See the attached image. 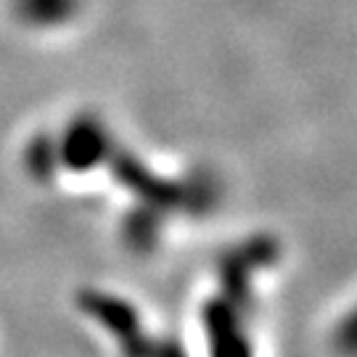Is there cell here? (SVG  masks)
Segmentation results:
<instances>
[{
	"label": "cell",
	"mask_w": 357,
	"mask_h": 357,
	"mask_svg": "<svg viewBox=\"0 0 357 357\" xmlns=\"http://www.w3.org/2000/svg\"><path fill=\"white\" fill-rule=\"evenodd\" d=\"M72 0H22L26 13H35V16H59L61 11L69 8Z\"/></svg>",
	"instance_id": "obj_1"
}]
</instances>
